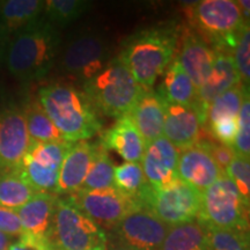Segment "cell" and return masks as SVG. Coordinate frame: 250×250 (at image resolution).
Returning <instances> with one entry per match:
<instances>
[{
    "mask_svg": "<svg viewBox=\"0 0 250 250\" xmlns=\"http://www.w3.org/2000/svg\"><path fill=\"white\" fill-rule=\"evenodd\" d=\"M217 50L208 42L190 30L182 34V43L177 61L198 90L210 76L214 65Z\"/></svg>",
    "mask_w": 250,
    "mask_h": 250,
    "instance_id": "cell-18",
    "label": "cell"
},
{
    "mask_svg": "<svg viewBox=\"0 0 250 250\" xmlns=\"http://www.w3.org/2000/svg\"><path fill=\"white\" fill-rule=\"evenodd\" d=\"M166 102L154 90H144L129 112L134 126L146 145L160 138L164 133Z\"/></svg>",
    "mask_w": 250,
    "mask_h": 250,
    "instance_id": "cell-20",
    "label": "cell"
},
{
    "mask_svg": "<svg viewBox=\"0 0 250 250\" xmlns=\"http://www.w3.org/2000/svg\"><path fill=\"white\" fill-rule=\"evenodd\" d=\"M202 127L201 120L192 107L166 103L162 136L177 151H183L198 143Z\"/></svg>",
    "mask_w": 250,
    "mask_h": 250,
    "instance_id": "cell-19",
    "label": "cell"
},
{
    "mask_svg": "<svg viewBox=\"0 0 250 250\" xmlns=\"http://www.w3.org/2000/svg\"><path fill=\"white\" fill-rule=\"evenodd\" d=\"M187 15L199 36L215 44L214 49L230 51L246 24L237 1L203 0L189 6ZM232 52V51H230Z\"/></svg>",
    "mask_w": 250,
    "mask_h": 250,
    "instance_id": "cell-6",
    "label": "cell"
},
{
    "mask_svg": "<svg viewBox=\"0 0 250 250\" xmlns=\"http://www.w3.org/2000/svg\"><path fill=\"white\" fill-rule=\"evenodd\" d=\"M162 76L164 79L161 81L160 88L156 92L162 100L166 103L189 105L193 108L197 98V89L191 79L181 66L177 58L171 61Z\"/></svg>",
    "mask_w": 250,
    "mask_h": 250,
    "instance_id": "cell-23",
    "label": "cell"
},
{
    "mask_svg": "<svg viewBox=\"0 0 250 250\" xmlns=\"http://www.w3.org/2000/svg\"><path fill=\"white\" fill-rule=\"evenodd\" d=\"M225 173L208 151L206 140H199L191 147L179 152L177 179L204 192Z\"/></svg>",
    "mask_w": 250,
    "mask_h": 250,
    "instance_id": "cell-14",
    "label": "cell"
},
{
    "mask_svg": "<svg viewBox=\"0 0 250 250\" xmlns=\"http://www.w3.org/2000/svg\"><path fill=\"white\" fill-rule=\"evenodd\" d=\"M170 226L139 208L122 219L107 237L133 250H159Z\"/></svg>",
    "mask_w": 250,
    "mask_h": 250,
    "instance_id": "cell-11",
    "label": "cell"
},
{
    "mask_svg": "<svg viewBox=\"0 0 250 250\" xmlns=\"http://www.w3.org/2000/svg\"><path fill=\"white\" fill-rule=\"evenodd\" d=\"M9 39H11V35L0 26V62L5 61L6 49H7Z\"/></svg>",
    "mask_w": 250,
    "mask_h": 250,
    "instance_id": "cell-40",
    "label": "cell"
},
{
    "mask_svg": "<svg viewBox=\"0 0 250 250\" xmlns=\"http://www.w3.org/2000/svg\"><path fill=\"white\" fill-rule=\"evenodd\" d=\"M237 5H239L240 11H241V14L243 19H245L246 22H249L250 18V1L249 0H240L237 1Z\"/></svg>",
    "mask_w": 250,
    "mask_h": 250,
    "instance_id": "cell-41",
    "label": "cell"
},
{
    "mask_svg": "<svg viewBox=\"0 0 250 250\" xmlns=\"http://www.w3.org/2000/svg\"><path fill=\"white\" fill-rule=\"evenodd\" d=\"M206 144H208V151H210L211 155L213 156L214 161L217 162V165L220 167V169L226 171L227 167L229 166L230 162H232L233 158L235 156V151H234L233 147L230 146L224 145V144H220L215 140H206Z\"/></svg>",
    "mask_w": 250,
    "mask_h": 250,
    "instance_id": "cell-38",
    "label": "cell"
},
{
    "mask_svg": "<svg viewBox=\"0 0 250 250\" xmlns=\"http://www.w3.org/2000/svg\"><path fill=\"white\" fill-rule=\"evenodd\" d=\"M73 143L30 142L29 148L15 170L34 191L55 193L62 160Z\"/></svg>",
    "mask_w": 250,
    "mask_h": 250,
    "instance_id": "cell-9",
    "label": "cell"
},
{
    "mask_svg": "<svg viewBox=\"0 0 250 250\" xmlns=\"http://www.w3.org/2000/svg\"><path fill=\"white\" fill-rule=\"evenodd\" d=\"M249 205L226 174L202 192L197 220L208 228L249 230Z\"/></svg>",
    "mask_w": 250,
    "mask_h": 250,
    "instance_id": "cell-7",
    "label": "cell"
},
{
    "mask_svg": "<svg viewBox=\"0 0 250 250\" xmlns=\"http://www.w3.org/2000/svg\"><path fill=\"white\" fill-rule=\"evenodd\" d=\"M105 250H133V249L127 248V247H125V246H123V245H121V243L114 241V240L108 239V242H107V247H105Z\"/></svg>",
    "mask_w": 250,
    "mask_h": 250,
    "instance_id": "cell-43",
    "label": "cell"
},
{
    "mask_svg": "<svg viewBox=\"0 0 250 250\" xmlns=\"http://www.w3.org/2000/svg\"><path fill=\"white\" fill-rule=\"evenodd\" d=\"M100 144L107 151H116L126 162H140L146 148V144L129 114L118 118L110 129L101 134Z\"/></svg>",
    "mask_w": 250,
    "mask_h": 250,
    "instance_id": "cell-21",
    "label": "cell"
},
{
    "mask_svg": "<svg viewBox=\"0 0 250 250\" xmlns=\"http://www.w3.org/2000/svg\"><path fill=\"white\" fill-rule=\"evenodd\" d=\"M61 43L57 27L44 18L13 34L6 49L9 73L21 81L43 78L54 66Z\"/></svg>",
    "mask_w": 250,
    "mask_h": 250,
    "instance_id": "cell-3",
    "label": "cell"
},
{
    "mask_svg": "<svg viewBox=\"0 0 250 250\" xmlns=\"http://www.w3.org/2000/svg\"><path fill=\"white\" fill-rule=\"evenodd\" d=\"M138 201L142 208H147L171 227L197 220L202 193L176 179L160 189H154L147 183L138 196Z\"/></svg>",
    "mask_w": 250,
    "mask_h": 250,
    "instance_id": "cell-8",
    "label": "cell"
},
{
    "mask_svg": "<svg viewBox=\"0 0 250 250\" xmlns=\"http://www.w3.org/2000/svg\"><path fill=\"white\" fill-rule=\"evenodd\" d=\"M8 250H54L46 236L22 233L8 247Z\"/></svg>",
    "mask_w": 250,
    "mask_h": 250,
    "instance_id": "cell-37",
    "label": "cell"
},
{
    "mask_svg": "<svg viewBox=\"0 0 250 250\" xmlns=\"http://www.w3.org/2000/svg\"><path fill=\"white\" fill-rule=\"evenodd\" d=\"M22 108L0 109V170H14L30 145Z\"/></svg>",
    "mask_w": 250,
    "mask_h": 250,
    "instance_id": "cell-13",
    "label": "cell"
},
{
    "mask_svg": "<svg viewBox=\"0 0 250 250\" xmlns=\"http://www.w3.org/2000/svg\"><path fill=\"white\" fill-rule=\"evenodd\" d=\"M58 197L54 193L36 192L17 212L23 233L46 236L51 226Z\"/></svg>",
    "mask_w": 250,
    "mask_h": 250,
    "instance_id": "cell-22",
    "label": "cell"
},
{
    "mask_svg": "<svg viewBox=\"0 0 250 250\" xmlns=\"http://www.w3.org/2000/svg\"><path fill=\"white\" fill-rule=\"evenodd\" d=\"M0 230L9 236H20L23 233L17 212L0 206Z\"/></svg>",
    "mask_w": 250,
    "mask_h": 250,
    "instance_id": "cell-39",
    "label": "cell"
},
{
    "mask_svg": "<svg viewBox=\"0 0 250 250\" xmlns=\"http://www.w3.org/2000/svg\"><path fill=\"white\" fill-rule=\"evenodd\" d=\"M98 148L99 143H90L87 140L72 144L62 160L55 193L72 195L79 191L88 174Z\"/></svg>",
    "mask_w": 250,
    "mask_h": 250,
    "instance_id": "cell-17",
    "label": "cell"
},
{
    "mask_svg": "<svg viewBox=\"0 0 250 250\" xmlns=\"http://www.w3.org/2000/svg\"><path fill=\"white\" fill-rule=\"evenodd\" d=\"M115 166L108 151L99 142V148L80 190H104L114 188Z\"/></svg>",
    "mask_w": 250,
    "mask_h": 250,
    "instance_id": "cell-30",
    "label": "cell"
},
{
    "mask_svg": "<svg viewBox=\"0 0 250 250\" xmlns=\"http://www.w3.org/2000/svg\"><path fill=\"white\" fill-rule=\"evenodd\" d=\"M205 229V250H250L249 230L208 227Z\"/></svg>",
    "mask_w": 250,
    "mask_h": 250,
    "instance_id": "cell-32",
    "label": "cell"
},
{
    "mask_svg": "<svg viewBox=\"0 0 250 250\" xmlns=\"http://www.w3.org/2000/svg\"><path fill=\"white\" fill-rule=\"evenodd\" d=\"M215 142L233 147L237 133V118H223L208 127Z\"/></svg>",
    "mask_w": 250,
    "mask_h": 250,
    "instance_id": "cell-36",
    "label": "cell"
},
{
    "mask_svg": "<svg viewBox=\"0 0 250 250\" xmlns=\"http://www.w3.org/2000/svg\"><path fill=\"white\" fill-rule=\"evenodd\" d=\"M217 50L214 65L208 79L203 86L197 90V98L193 109H195L202 126L204 127L206 112L210 104L218 96L241 83L239 73L234 64L232 52L227 50Z\"/></svg>",
    "mask_w": 250,
    "mask_h": 250,
    "instance_id": "cell-15",
    "label": "cell"
},
{
    "mask_svg": "<svg viewBox=\"0 0 250 250\" xmlns=\"http://www.w3.org/2000/svg\"><path fill=\"white\" fill-rule=\"evenodd\" d=\"M250 30L249 24H246L240 31L234 45L232 56L234 64L243 85L249 87L250 81Z\"/></svg>",
    "mask_w": 250,
    "mask_h": 250,
    "instance_id": "cell-33",
    "label": "cell"
},
{
    "mask_svg": "<svg viewBox=\"0 0 250 250\" xmlns=\"http://www.w3.org/2000/svg\"><path fill=\"white\" fill-rule=\"evenodd\" d=\"M236 154L248 158L250 156V101L249 94L243 100L237 117V133L233 144Z\"/></svg>",
    "mask_w": 250,
    "mask_h": 250,
    "instance_id": "cell-35",
    "label": "cell"
},
{
    "mask_svg": "<svg viewBox=\"0 0 250 250\" xmlns=\"http://www.w3.org/2000/svg\"><path fill=\"white\" fill-rule=\"evenodd\" d=\"M179 31L159 24L132 34L124 41L118 59L145 90H149L174 59Z\"/></svg>",
    "mask_w": 250,
    "mask_h": 250,
    "instance_id": "cell-2",
    "label": "cell"
},
{
    "mask_svg": "<svg viewBox=\"0 0 250 250\" xmlns=\"http://www.w3.org/2000/svg\"><path fill=\"white\" fill-rule=\"evenodd\" d=\"M206 229L198 220L171 226L159 250H205Z\"/></svg>",
    "mask_w": 250,
    "mask_h": 250,
    "instance_id": "cell-25",
    "label": "cell"
},
{
    "mask_svg": "<svg viewBox=\"0 0 250 250\" xmlns=\"http://www.w3.org/2000/svg\"><path fill=\"white\" fill-rule=\"evenodd\" d=\"M11 243V236L0 230V250H8V247Z\"/></svg>",
    "mask_w": 250,
    "mask_h": 250,
    "instance_id": "cell-42",
    "label": "cell"
},
{
    "mask_svg": "<svg viewBox=\"0 0 250 250\" xmlns=\"http://www.w3.org/2000/svg\"><path fill=\"white\" fill-rule=\"evenodd\" d=\"M225 174L232 180L247 204L250 202V162L248 158L235 154Z\"/></svg>",
    "mask_w": 250,
    "mask_h": 250,
    "instance_id": "cell-34",
    "label": "cell"
},
{
    "mask_svg": "<svg viewBox=\"0 0 250 250\" xmlns=\"http://www.w3.org/2000/svg\"><path fill=\"white\" fill-rule=\"evenodd\" d=\"M67 198L103 230L109 232L127 214L142 208L138 199L125 196L115 188L90 191L79 190L68 195Z\"/></svg>",
    "mask_w": 250,
    "mask_h": 250,
    "instance_id": "cell-10",
    "label": "cell"
},
{
    "mask_svg": "<svg viewBox=\"0 0 250 250\" xmlns=\"http://www.w3.org/2000/svg\"><path fill=\"white\" fill-rule=\"evenodd\" d=\"M109 49L105 40L94 33H85L67 43L61 58L65 73L83 83L89 80L107 65Z\"/></svg>",
    "mask_w": 250,
    "mask_h": 250,
    "instance_id": "cell-12",
    "label": "cell"
},
{
    "mask_svg": "<svg viewBox=\"0 0 250 250\" xmlns=\"http://www.w3.org/2000/svg\"><path fill=\"white\" fill-rule=\"evenodd\" d=\"M147 184L140 162H125L115 167L114 188L123 195L138 199ZM139 202V201H138Z\"/></svg>",
    "mask_w": 250,
    "mask_h": 250,
    "instance_id": "cell-31",
    "label": "cell"
},
{
    "mask_svg": "<svg viewBox=\"0 0 250 250\" xmlns=\"http://www.w3.org/2000/svg\"><path fill=\"white\" fill-rule=\"evenodd\" d=\"M36 191L17 170H0V206L18 210L35 195Z\"/></svg>",
    "mask_w": 250,
    "mask_h": 250,
    "instance_id": "cell-26",
    "label": "cell"
},
{
    "mask_svg": "<svg viewBox=\"0 0 250 250\" xmlns=\"http://www.w3.org/2000/svg\"><path fill=\"white\" fill-rule=\"evenodd\" d=\"M249 94V87L243 85L242 83H237L232 88L218 96L206 112V120L204 127L208 129L214 122L223 118H237L243 100Z\"/></svg>",
    "mask_w": 250,
    "mask_h": 250,
    "instance_id": "cell-28",
    "label": "cell"
},
{
    "mask_svg": "<svg viewBox=\"0 0 250 250\" xmlns=\"http://www.w3.org/2000/svg\"><path fill=\"white\" fill-rule=\"evenodd\" d=\"M27 130L31 142L49 143L65 140L55 124L41 107L39 101H30L23 108Z\"/></svg>",
    "mask_w": 250,
    "mask_h": 250,
    "instance_id": "cell-27",
    "label": "cell"
},
{
    "mask_svg": "<svg viewBox=\"0 0 250 250\" xmlns=\"http://www.w3.org/2000/svg\"><path fill=\"white\" fill-rule=\"evenodd\" d=\"M177 160L179 151L164 136L147 144L140 165L149 186L160 189L176 180Z\"/></svg>",
    "mask_w": 250,
    "mask_h": 250,
    "instance_id": "cell-16",
    "label": "cell"
},
{
    "mask_svg": "<svg viewBox=\"0 0 250 250\" xmlns=\"http://www.w3.org/2000/svg\"><path fill=\"white\" fill-rule=\"evenodd\" d=\"M37 101L66 142L87 140L101 130L99 111L76 86L64 83L43 86Z\"/></svg>",
    "mask_w": 250,
    "mask_h": 250,
    "instance_id": "cell-1",
    "label": "cell"
},
{
    "mask_svg": "<svg viewBox=\"0 0 250 250\" xmlns=\"http://www.w3.org/2000/svg\"><path fill=\"white\" fill-rule=\"evenodd\" d=\"M45 1L42 0H6L0 1V26L9 35L39 21Z\"/></svg>",
    "mask_w": 250,
    "mask_h": 250,
    "instance_id": "cell-24",
    "label": "cell"
},
{
    "mask_svg": "<svg viewBox=\"0 0 250 250\" xmlns=\"http://www.w3.org/2000/svg\"><path fill=\"white\" fill-rule=\"evenodd\" d=\"M46 237L54 250H105L108 242L105 230L68 198H58Z\"/></svg>",
    "mask_w": 250,
    "mask_h": 250,
    "instance_id": "cell-5",
    "label": "cell"
},
{
    "mask_svg": "<svg viewBox=\"0 0 250 250\" xmlns=\"http://www.w3.org/2000/svg\"><path fill=\"white\" fill-rule=\"evenodd\" d=\"M87 0H49L45 1L43 18L55 27H65L79 19L90 7Z\"/></svg>",
    "mask_w": 250,
    "mask_h": 250,
    "instance_id": "cell-29",
    "label": "cell"
},
{
    "mask_svg": "<svg viewBox=\"0 0 250 250\" xmlns=\"http://www.w3.org/2000/svg\"><path fill=\"white\" fill-rule=\"evenodd\" d=\"M83 90L99 114L121 118L129 114L145 89L117 57L85 81Z\"/></svg>",
    "mask_w": 250,
    "mask_h": 250,
    "instance_id": "cell-4",
    "label": "cell"
}]
</instances>
